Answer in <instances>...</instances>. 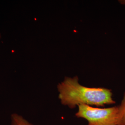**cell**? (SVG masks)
<instances>
[{
  "instance_id": "obj_1",
  "label": "cell",
  "mask_w": 125,
  "mask_h": 125,
  "mask_svg": "<svg viewBox=\"0 0 125 125\" xmlns=\"http://www.w3.org/2000/svg\"><path fill=\"white\" fill-rule=\"evenodd\" d=\"M57 88L61 103L71 108L80 105L103 107L115 103L110 89L83 86L79 83L77 76L66 77Z\"/></svg>"
},
{
  "instance_id": "obj_4",
  "label": "cell",
  "mask_w": 125,
  "mask_h": 125,
  "mask_svg": "<svg viewBox=\"0 0 125 125\" xmlns=\"http://www.w3.org/2000/svg\"><path fill=\"white\" fill-rule=\"evenodd\" d=\"M118 106L119 115L117 125H125V93L124 94L121 104Z\"/></svg>"
},
{
  "instance_id": "obj_5",
  "label": "cell",
  "mask_w": 125,
  "mask_h": 125,
  "mask_svg": "<svg viewBox=\"0 0 125 125\" xmlns=\"http://www.w3.org/2000/svg\"><path fill=\"white\" fill-rule=\"evenodd\" d=\"M1 34H0V38H1Z\"/></svg>"
},
{
  "instance_id": "obj_3",
  "label": "cell",
  "mask_w": 125,
  "mask_h": 125,
  "mask_svg": "<svg viewBox=\"0 0 125 125\" xmlns=\"http://www.w3.org/2000/svg\"><path fill=\"white\" fill-rule=\"evenodd\" d=\"M11 125H33L22 116L16 113H13L11 115Z\"/></svg>"
},
{
  "instance_id": "obj_2",
  "label": "cell",
  "mask_w": 125,
  "mask_h": 125,
  "mask_svg": "<svg viewBox=\"0 0 125 125\" xmlns=\"http://www.w3.org/2000/svg\"><path fill=\"white\" fill-rule=\"evenodd\" d=\"M76 117L83 118L88 122V125H117L119 120V106L108 108L92 107L80 105Z\"/></svg>"
}]
</instances>
